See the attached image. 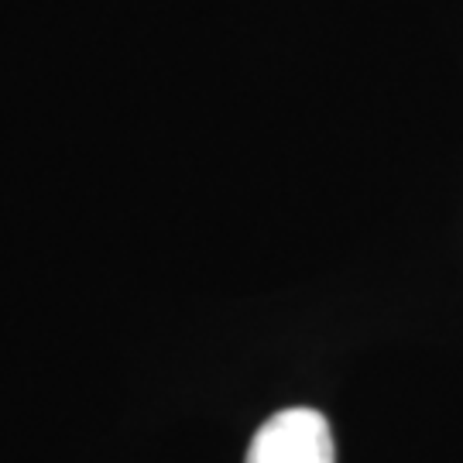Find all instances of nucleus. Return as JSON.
<instances>
[{"label":"nucleus","mask_w":463,"mask_h":463,"mask_svg":"<svg viewBox=\"0 0 463 463\" xmlns=\"http://www.w3.org/2000/svg\"><path fill=\"white\" fill-rule=\"evenodd\" d=\"M248 463H336L326 415L316 409H285L254 432Z\"/></svg>","instance_id":"f257e3e1"}]
</instances>
